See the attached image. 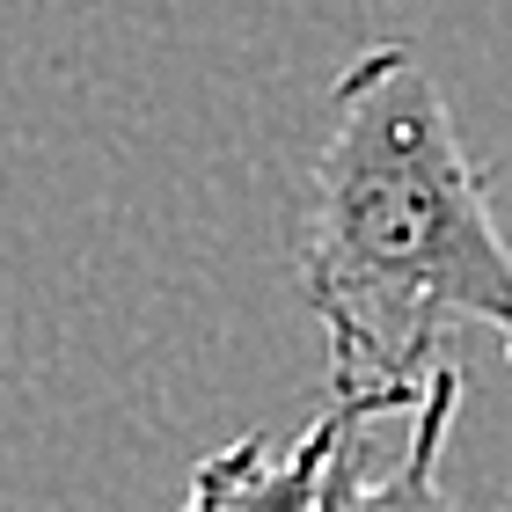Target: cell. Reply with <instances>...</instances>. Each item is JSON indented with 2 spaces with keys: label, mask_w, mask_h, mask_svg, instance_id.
<instances>
[{
  "label": "cell",
  "mask_w": 512,
  "mask_h": 512,
  "mask_svg": "<svg viewBox=\"0 0 512 512\" xmlns=\"http://www.w3.org/2000/svg\"><path fill=\"white\" fill-rule=\"evenodd\" d=\"M293 293L330 388L403 417L454 330H498L512 359V242L417 44H366L330 88L293 213Z\"/></svg>",
  "instance_id": "1"
},
{
  "label": "cell",
  "mask_w": 512,
  "mask_h": 512,
  "mask_svg": "<svg viewBox=\"0 0 512 512\" xmlns=\"http://www.w3.org/2000/svg\"><path fill=\"white\" fill-rule=\"evenodd\" d=\"M381 417H403V410L374 403V395H337L286 454L264 432H235L220 454H205L191 469L183 512H322L337 476L359 461L366 425H381Z\"/></svg>",
  "instance_id": "2"
},
{
  "label": "cell",
  "mask_w": 512,
  "mask_h": 512,
  "mask_svg": "<svg viewBox=\"0 0 512 512\" xmlns=\"http://www.w3.org/2000/svg\"><path fill=\"white\" fill-rule=\"evenodd\" d=\"M461 410V366L439 359L425 395L410 403V447L388 461L381 476H359V461L337 476V491L322 512H461L447 491V439Z\"/></svg>",
  "instance_id": "3"
}]
</instances>
